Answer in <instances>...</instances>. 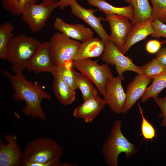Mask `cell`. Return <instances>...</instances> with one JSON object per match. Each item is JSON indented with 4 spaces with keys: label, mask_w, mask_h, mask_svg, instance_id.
I'll use <instances>...</instances> for the list:
<instances>
[{
    "label": "cell",
    "mask_w": 166,
    "mask_h": 166,
    "mask_svg": "<svg viewBox=\"0 0 166 166\" xmlns=\"http://www.w3.org/2000/svg\"><path fill=\"white\" fill-rule=\"evenodd\" d=\"M58 7V0H43L39 4L29 6L21 14V19L32 31H39L45 26L52 12Z\"/></svg>",
    "instance_id": "7"
},
{
    "label": "cell",
    "mask_w": 166,
    "mask_h": 166,
    "mask_svg": "<svg viewBox=\"0 0 166 166\" xmlns=\"http://www.w3.org/2000/svg\"><path fill=\"white\" fill-rule=\"evenodd\" d=\"M157 19L153 20L152 24L154 32L151 36L154 38L164 37L166 39V24Z\"/></svg>",
    "instance_id": "30"
},
{
    "label": "cell",
    "mask_w": 166,
    "mask_h": 166,
    "mask_svg": "<svg viewBox=\"0 0 166 166\" xmlns=\"http://www.w3.org/2000/svg\"><path fill=\"white\" fill-rule=\"evenodd\" d=\"M152 79L143 74H138L128 85L125 93L126 98L123 111L125 113L144 94Z\"/></svg>",
    "instance_id": "14"
},
{
    "label": "cell",
    "mask_w": 166,
    "mask_h": 166,
    "mask_svg": "<svg viewBox=\"0 0 166 166\" xmlns=\"http://www.w3.org/2000/svg\"><path fill=\"white\" fill-rule=\"evenodd\" d=\"M138 105L142 118L141 128V134L145 140L152 141L156 136V129L144 116L143 110L139 102Z\"/></svg>",
    "instance_id": "29"
},
{
    "label": "cell",
    "mask_w": 166,
    "mask_h": 166,
    "mask_svg": "<svg viewBox=\"0 0 166 166\" xmlns=\"http://www.w3.org/2000/svg\"><path fill=\"white\" fill-rule=\"evenodd\" d=\"M53 76V80L52 86L55 97L62 105H66L71 104L76 99L75 90L65 83L58 76L55 75Z\"/></svg>",
    "instance_id": "20"
},
{
    "label": "cell",
    "mask_w": 166,
    "mask_h": 166,
    "mask_svg": "<svg viewBox=\"0 0 166 166\" xmlns=\"http://www.w3.org/2000/svg\"><path fill=\"white\" fill-rule=\"evenodd\" d=\"M14 29L13 26L9 21L0 26V58L2 59L6 60L8 45L14 37Z\"/></svg>",
    "instance_id": "23"
},
{
    "label": "cell",
    "mask_w": 166,
    "mask_h": 166,
    "mask_svg": "<svg viewBox=\"0 0 166 166\" xmlns=\"http://www.w3.org/2000/svg\"><path fill=\"white\" fill-rule=\"evenodd\" d=\"M152 4V16L153 20L157 19L166 23V0H151Z\"/></svg>",
    "instance_id": "28"
},
{
    "label": "cell",
    "mask_w": 166,
    "mask_h": 166,
    "mask_svg": "<svg viewBox=\"0 0 166 166\" xmlns=\"http://www.w3.org/2000/svg\"><path fill=\"white\" fill-rule=\"evenodd\" d=\"M153 99L161 110L159 115V117L162 119L160 126L166 127V95L163 97L159 98L157 97Z\"/></svg>",
    "instance_id": "31"
},
{
    "label": "cell",
    "mask_w": 166,
    "mask_h": 166,
    "mask_svg": "<svg viewBox=\"0 0 166 166\" xmlns=\"http://www.w3.org/2000/svg\"><path fill=\"white\" fill-rule=\"evenodd\" d=\"M72 66L90 80L101 94L104 96L105 94L107 81L113 77L111 69L107 64L100 65L97 60L87 58L73 61Z\"/></svg>",
    "instance_id": "6"
},
{
    "label": "cell",
    "mask_w": 166,
    "mask_h": 166,
    "mask_svg": "<svg viewBox=\"0 0 166 166\" xmlns=\"http://www.w3.org/2000/svg\"><path fill=\"white\" fill-rule=\"evenodd\" d=\"M105 45L101 59L108 64L115 65L118 75L124 77L123 73L127 71L142 74L140 67L136 65L131 59L124 56L114 44L107 41Z\"/></svg>",
    "instance_id": "8"
},
{
    "label": "cell",
    "mask_w": 166,
    "mask_h": 166,
    "mask_svg": "<svg viewBox=\"0 0 166 166\" xmlns=\"http://www.w3.org/2000/svg\"><path fill=\"white\" fill-rule=\"evenodd\" d=\"M63 154L62 147L56 141L41 137L28 143L23 152L21 165L35 166L52 160L60 161Z\"/></svg>",
    "instance_id": "2"
},
{
    "label": "cell",
    "mask_w": 166,
    "mask_h": 166,
    "mask_svg": "<svg viewBox=\"0 0 166 166\" xmlns=\"http://www.w3.org/2000/svg\"><path fill=\"white\" fill-rule=\"evenodd\" d=\"M124 77L118 75L109 79L106 85V91L103 98L111 110L117 114L123 113L126 95L121 84Z\"/></svg>",
    "instance_id": "9"
},
{
    "label": "cell",
    "mask_w": 166,
    "mask_h": 166,
    "mask_svg": "<svg viewBox=\"0 0 166 166\" xmlns=\"http://www.w3.org/2000/svg\"><path fill=\"white\" fill-rule=\"evenodd\" d=\"M105 46L104 42L101 38H97L92 37L82 42L74 61L98 57L102 55Z\"/></svg>",
    "instance_id": "18"
},
{
    "label": "cell",
    "mask_w": 166,
    "mask_h": 166,
    "mask_svg": "<svg viewBox=\"0 0 166 166\" xmlns=\"http://www.w3.org/2000/svg\"><path fill=\"white\" fill-rule=\"evenodd\" d=\"M106 105L103 99L92 97L77 106L74 111L73 116L83 119L86 123H90L105 108Z\"/></svg>",
    "instance_id": "17"
},
{
    "label": "cell",
    "mask_w": 166,
    "mask_h": 166,
    "mask_svg": "<svg viewBox=\"0 0 166 166\" xmlns=\"http://www.w3.org/2000/svg\"><path fill=\"white\" fill-rule=\"evenodd\" d=\"M79 73L75 71L73 67L55 66L52 74L60 78L65 83L74 90L77 89V81Z\"/></svg>",
    "instance_id": "24"
},
{
    "label": "cell",
    "mask_w": 166,
    "mask_h": 166,
    "mask_svg": "<svg viewBox=\"0 0 166 166\" xmlns=\"http://www.w3.org/2000/svg\"><path fill=\"white\" fill-rule=\"evenodd\" d=\"M156 58L163 64L166 65V47L160 49L156 53Z\"/></svg>",
    "instance_id": "33"
},
{
    "label": "cell",
    "mask_w": 166,
    "mask_h": 166,
    "mask_svg": "<svg viewBox=\"0 0 166 166\" xmlns=\"http://www.w3.org/2000/svg\"><path fill=\"white\" fill-rule=\"evenodd\" d=\"M122 121H115L110 132L104 144L102 153L105 164L109 166H117V158L122 153L128 158L136 154L137 149L134 144L130 142L121 130Z\"/></svg>",
    "instance_id": "4"
},
{
    "label": "cell",
    "mask_w": 166,
    "mask_h": 166,
    "mask_svg": "<svg viewBox=\"0 0 166 166\" xmlns=\"http://www.w3.org/2000/svg\"><path fill=\"white\" fill-rule=\"evenodd\" d=\"M153 20L151 16L147 20L133 25L121 51L123 54L126 53L133 45L154 33L152 24Z\"/></svg>",
    "instance_id": "16"
},
{
    "label": "cell",
    "mask_w": 166,
    "mask_h": 166,
    "mask_svg": "<svg viewBox=\"0 0 166 166\" xmlns=\"http://www.w3.org/2000/svg\"><path fill=\"white\" fill-rule=\"evenodd\" d=\"M103 21L108 22L111 28L109 41L121 51L133 25L126 17L115 14L106 15Z\"/></svg>",
    "instance_id": "10"
},
{
    "label": "cell",
    "mask_w": 166,
    "mask_h": 166,
    "mask_svg": "<svg viewBox=\"0 0 166 166\" xmlns=\"http://www.w3.org/2000/svg\"><path fill=\"white\" fill-rule=\"evenodd\" d=\"M50 54L56 66L73 67L72 63L81 43L60 32L53 34L49 41Z\"/></svg>",
    "instance_id": "5"
},
{
    "label": "cell",
    "mask_w": 166,
    "mask_h": 166,
    "mask_svg": "<svg viewBox=\"0 0 166 166\" xmlns=\"http://www.w3.org/2000/svg\"><path fill=\"white\" fill-rule=\"evenodd\" d=\"M55 66L51 58L49 41H45L41 43L28 63L26 69L36 74L45 72L52 74Z\"/></svg>",
    "instance_id": "13"
},
{
    "label": "cell",
    "mask_w": 166,
    "mask_h": 166,
    "mask_svg": "<svg viewBox=\"0 0 166 166\" xmlns=\"http://www.w3.org/2000/svg\"><path fill=\"white\" fill-rule=\"evenodd\" d=\"M41 44L35 38L23 34L12 38L8 45L6 60L11 64L14 72H22L26 69L29 60Z\"/></svg>",
    "instance_id": "3"
},
{
    "label": "cell",
    "mask_w": 166,
    "mask_h": 166,
    "mask_svg": "<svg viewBox=\"0 0 166 166\" xmlns=\"http://www.w3.org/2000/svg\"><path fill=\"white\" fill-rule=\"evenodd\" d=\"M77 0H59V7L60 9L63 10L68 6H70Z\"/></svg>",
    "instance_id": "34"
},
{
    "label": "cell",
    "mask_w": 166,
    "mask_h": 166,
    "mask_svg": "<svg viewBox=\"0 0 166 166\" xmlns=\"http://www.w3.org/2000/svg\"><path fill=\"white\" fill-rule=\"evenodd\" d=\"M161 47V43L156 40H151L148 41L146 45L145 49L149 53H156Z\"/></svg>",
    "instance_id": "32"
},
{
    "label": "cell",
    "mask_w": 166,
    "mask_h": 166,
    "mask_svg": "<svg viewBox=\"0 0 166 166\" xmlns=\"http://www.w3.org/2000/svg\"><path fill=\"white\" fill-rule=\"evenodd\" d=\"M92 82L85 76L79 73L77 81V86L81 93L84 101L92 97L100 98Z\"/></svg>",
    "instance_id": "25"
},
{
    "label": "cell",
    "mask_w": 166,
    "mask_h": 166,
    "mask_svg": "<svg viewBox=\"0 0 166 166\" xmlns=\"http://www.w3.org/2000/svg\"><path fill=\"white\" fill-rule=\"evenodd\" d=\"M124 1L133 7L134 17L133 21L131 22L133 25L145 21L152 16V7L148 0Z\"/></svg>",
    "instance_id": "21"
},
{
    "label": "cell",
    "mask_w": 166,
    "mask_h": 166,
    "mask_svg": "<svg viewBox=\"0 0 166 166\" xmlns=\"http://www.w3.org/2000/svg\"><path fill=\"white\" fill-rule=\"evenodd\" d=\"M7 143L0 140V166H18L21 165L23 152L18 144L17 137L13 133H8L4 136Z\"/></svg>",
    "instance_id": "11"
},
{
    "label": "cell",
    "mask_w": 166,
    "mask_h": 166,
    "mask_svg": "<svg viewBox=\"0 0 166 166\" xmlns=\"http://www.w3.org/2000/svg\"><path fill=\"white\" fill-rule=\"evenodd\" d=\"M54 28L66 37L83 42L93 37V32L89 28L80 24H69L57 17L54 21Z\"/></svg>",
    "instance_id": "15"
},
{
    "label": "cell",
    "mask_w": 166,
    "mask_h": 166,
    "mask_svg": "<svg viewBox=\"0 0 166 166\" xmlns=\"http://www.w3.org/2000/svg\"><path fill=\"white\" fill-rule=\"evenodd\" d=\"M88 3L97 7L105 14H115L127 17L131 22L134 19V12L133 6L129 5L127 6L117 7L113 6L105 0H86Z\"/></svg>",
    "instance_id": "19"
},
{
    "label": "cell",
    "mask_w": 166,
    "mask_h": 166,
    "mask_svg": "<svg viewBox=\"0 0 166 166\" xmlns=\"http://www.w3.org/2000/svg\"><path fill=\"white\" fill-rule=\"evenodd\" d=\"M140 67L142 74L152 79L166 69V65L161 63L156 57Z\"/></svg>",
    "instance_id": "27"
},
{
    "label": "cell",
    "mask_w": 166,
    "mask_h": 166,
    "mask_svg": "<svg viewBox=\"0 0 166 166\" xmlns=\"http://www.w3.org/2000/svg\"><path fill=\"white\" fill-rule=\"evenodd\" d=\"M153 79L152 83L147 87L141 97L140 101L142 103L146 102L150 98L158 97L162 90L166 87V69Z\"/></svg>",
    "instance_id": "22"
},
{
    "label": "cell",
    "mask_w": 166,
    "mask_h": 166,
    "mask_svg": "<svg viewBox=\"0 0 166 166\" xmlns=\"http://www.w3.org/2000/svg\"><path fill=\"white\" fill-rule=\"evenodd\" d=\"M3 7L12 15L18 16L30 5L36 3L38 0H2Z\"/></svg>",
    "instance_id": "26"
},
{
    "label": "cell",
    "mask_w": 166,
    "mask_h": 166,
    "mask_svg": "<svg viewBox=\"0 0 166 166\" xmlns=\"http://www.w3.org/2000/svg\"><path fill=\"white\" fill-rule=\"evenodd\" d=\"M1 71L12 86L14 91L13 98L25 102L26 106L22 109L24 115L33 119L38 118L45 121L47 117L42 108L41 103L44 99L51 100V96L40 85L28 80L22 72L12 75L6 70L2 69Z\"/></svg>",
    "instance_id": "1"
},
{
    "label": "cell",
    "mask_w": 166,
    "mask_h": 166,
    "mask_svg": "<svg viewBox=\"0 0 166 166\" xmlns=\"http://www.w3.org/2000/svg\"><path fill=\"white\" fill-rule=\"evenodd\" d=\"M70 6L72 14L92 27L104 43L109 41V35L107 34L101 23V21H103L104 18L97 17L94 15V13L97 11V9L84 8L76 1L73 2Z\"/></svg>",
    "instance_id": "12"
}]
</instances>
